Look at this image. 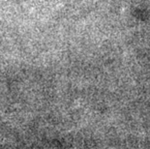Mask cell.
<instances>
[{
  "label": "cell",
  "mask_w": 150,
  "mask_h": 149,
  "mask_svg": "<svg viewBox=\"0 0 150 149\" xmlns=\"http://www.w3.org/2000/svg\"><path fill=\"white\" fill-rule=\"evenodd\" d=\"M41 1H47V2H54V1H60V0H41Z\"/></svg>",
  "instance_id": "obj_1"
}]
</instances>
